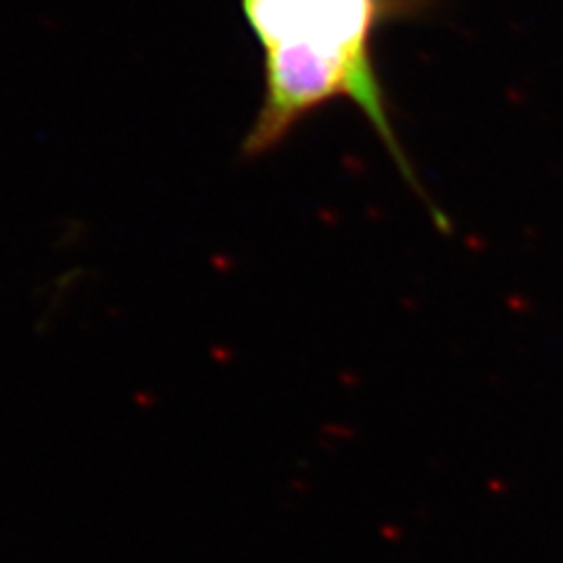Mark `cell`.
Here are the masks:
<instances>
[{
  "label": "cell",
  "instance_id": "6da1fadb",
  "mask_svg": "<svg viewBox=\"0 0 563 563\" xmlns=\"http://www.w3.org/2000/svg\"><path fill=\"white\" fill-rule=\"evenodd\" d=\"M411 0H242L246 27L262 46L263 99L242 148L251 157L276 148L307 115L334 101L353 102L374 128L402 178L420 190L397 141L376 34Z\"/></svg>",
  "mask_w": 563,
  "mask_h": 563
}]
</instances>
